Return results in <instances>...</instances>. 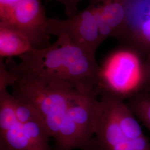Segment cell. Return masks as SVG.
I'll return each instance as SVG.
<instances>
[{
  "instance_id": "5bb4252c",
  "label": "cell",
  "mask_w": 150,
  "mask_h": 150,
  "mask_svg": "<svg viewBox=\"0 0 150 150\" xmlns=\"http://www.w3.org/2000/svg\"><path fill=\"white\" fill-rule=\"evenodd\" d=\"M144 69L147 84L150 86V54L144 62Z\"/></svg>"
},
{
  "instance_id": "8992f818",
  "label": "cell",
  "mask_w": 150,
  "mask_h": 150,
  "mask_svg": "<svg viewBox=\"0 0 150 150\" xmlns=\"http://www.w3.org/2000/svg\"><path fill=\"white\" fill-rule=\"evenodd\" d=\"M126 23L117 40L145 61L150 54V0H121Z\"/></svg>"
},
{
  "instance_id": "30bf717a",
  "label": "cell",
  "mask_w": 150,
  "mask_h": 150,
  "mask_svg": "<svg viewBox=\"0 0 150 150\" xmlns=\"http://www.w3.org/2000/svg\"><path fill=\"white\" fill-rule=\"evenodd\" d=\"M101 15L116 39L122 32L126 23V11L121 0H105L98 5Z\"/></svg>"
},
{
  "instance_id": "ba28073f",
  "label": "cell",
  "mask_w": 150,
  "mask_h": 150,
  "mask_svg": "<svg viewBox=\"0 0 150 150\" xmlns=\"http://www.w3.org/2000/svg\"><path fill=\"white\" fill-rule=\"evenodd\" d=\"M7 89L0 90V150H46L36 144L17 120Z\"/></svg>"
},
{
  "instance_id": "7c38bea8",
  "label": "cell",
  "mask_w": 150,
  "mask_h": 150,
  "mask_svg": "<svg viewBox=\"0 0 150 150\" xmlns=\"http://www.w3.org/2000/svg\"><path fill=\"white\" fill-rule=\"evenodd\" d=\"M52 1V0H50ZM62 4L65 7V12L69 17L74 16L77 12V6L81 1L83 0H55ZM90 5H99L102 4L105 0H87Z\"/></svg>"
},
{
  "instance_id": "4fadbf2b",
  "label": "cell",
  "mask_w": 150,
  "mask_h": 150,
  "mask_svg": "<svg viewBox=\"0 0 150 150\" xmlns=\"http://www.w3.org/2000/svg\"><path fill=\"white\" fill-rule=\"evenodd\" d=\"M22 0H0V19L4 20Z\"/></svg>"
},
{
  "instance_id": "7a4b0ae2",
  "label": "cell",
  "mask_w": 150,
  "mask_h": 150,
  "mask_svg": "<svg viewBox=\"0 0 150 150\" xmlns=\"http://www.w3.org/2000/svg\"><path fill=\"white\" fill-rule=\"evenodd\" d=\"M91 150H150L137 117L123 100L101 93Z\"/></svg>"
},
{
  "instance_id": "5b68a950",
  "label": "cell",
  "mask_w": 150,
  "mask_h": 150,
  "mask_svg": "<svg viewBox=\"0 0 150 150\" xmlns=\"http://www.w3.org/2000/svg\"><path fill=\"white\" fill-rule=\"evenodd\" d=\"M96 6L90 5L67 19L49 18L47 33L57 38L64 36L71 43L96 54L103 42L98 27Z\"/></svg>"
},
{
  "instance_id": "6da1fadb",
  "label": "cell",
  "mask_w": 150,
  "mask_h": 150,
  "mask_svg": "<svg viewBox=\"0 0 150 150\" xmlns=\"http://www.w3.org/2000/svg\"><path fill=\"white\" fill-rule=\"evenodd\" d=\"M16 64L9 59L7 67L21 75L69 82L79 91L100 93L101 67L96 54L59 36L50 46L36 49L19 56Z\"/></svg>"
},
{
  "instance_id": "3957f363",
  "label": "cell",
  "mask_w": 150,
  "mask_h": 150,
  "mask_svg": "<svg viewBox=\"0 0 150 150\" xmlns=\"http://www.w3.org/2000/svg\"><path fill=\"white\" fill-rule=\"evenodd\" d=\"M12 72L14 78L10 86L13 89L11 94L36 108L45 121L51 137L54 139L67 118L71 103L79 90L64 81L43 79Z\"/></svg>"
},
{
  "instance_id": "9c48e42d",
  "label": "cell",
  "mask_w": 150,
  "mask_h": 150,
  "mask_svg": "<svg viewBox=\"0 0 150 150\" xmlns=\"http://www.w3.org/2000/svg\"><path fill=\"white\" fill-rule=\"evenodd\" d=\"M35 50L30 41L8 23L0 21L1 59L20 56Z\"/></svg>"
},
{
  "instance_id": "52a82bcc",
  "label": "cell",
  "mask_w": 150,
  "mask_h": 150,
  "mask_svg": "<svg viewBox=\"0 0 150 150\" xmlns=\"http://www.w3.org/2000/svg\"><path fill=\"white\" fill-rule=\"evenodd\" d=\"M30 41L35 50L51 45L47 31L48 19L41 0H22L4 20Z\"/></svg>"
},
{
  "instance_id": "8fae6325",
  "label": "cell",
  "mask_w": 150,
  "mask_h": 150,
  "mask_svg": "<svg viewBox=\"0 0 150 150\" xmlns=\"http://www.w3.org/2000/svg\"><path fill=\"white\" fill-rule=\"evenodd\" d=\"M127 104L137 118L150 131V93L140 92L129 98Z\"/></svg>"
},
{
  "instance_id": "277c9868",
  "label": "cell",
  "mask_w": 150,
  "mask_h": 150,
  "mask_svg": "<svg viewBox=\"0 0 150 150\" xmlns=\"http://www.w3.org/2000/svg\"><path fill=\"white\" fill-rule=\"evenodd\" d=\"M144 60L134 51L125 48L109 56L101 67L98 88L123 100L141 92L147 84Z\"/></svg>"
}]
</instances>
